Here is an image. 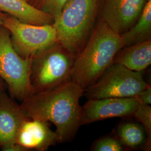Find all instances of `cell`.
<instances>
[{"instance_id": "52a82bcc", "label": "cell", "mask_w": 151, "mask_h": 151, "mask_svg": "<svg viewBox=\"0 0 151 151\" xmlns=\"http://www.w3.org/2000/svg\"><path fill=\"white\" fill-rule=\"evenodd\" d=\"M3 26L9 31L14 48L23 58H32L57 42V32L53 24H27L5 14Z\"/></svg>"}, {"instance_id": "8992f818", "label": "cell", "mask_w": 151, "mask_h": 151, "mask_svg": "<svg viewBox=\"0 0 151 151\" xmlns=\"http://www.w3.org/2000/svg\"><path fill=\"white\" fill-rule=\"evenodd\" d=\"M150 85L140 72L113 63L99 80L85 90L88 99L135 97Z\"/></svg>"}, {"instance_id": "2e32d148", "label": "cell", "mask_w": 151, "mask_h": 151, "mask_svg": "<svg viewBox=\"0 0 151 151\" xmlns=\"http://www.w3.org/2000/svg\"><path fill=\"white\" fill-rule=\"evenodd\" d=\"M93 151H123L124 146L116 136H104L95 140L91 148Z\"/></svg>"}, {"instance_id": "ffe728a7", "label": "cell", "mask_w": 151, "mask_h": 151, "mask_svg": "<svg viewBox=\"0 0 151 151\" xmlns=\"http://www.w3.org/2000/svg\"><path fill=\"white\" fill-rule=\"evenodd\" d=\"M5 15V13L0 11V26L3 25V22H4V17Z\"/></svg>"}, {"instance_id": "30bf717a", "label": "cell", "mask_w": 151, "mask_h": 151, "mask_svg": "<svg viewBox=\"0 0 151 151\" xmlns=\"http://www.w3.org/2000/svg\"><path fill=\"white\" fill-rule=\"evenodd\" d=\"M15 142L25 151H45L59 142V139L48 122L29 118L22 124Z\"/></svg>"}, {"instance_id": "6da1fadb", "label": "cell", "mask_w": 151, "mask_h": 151, "mask_svg": "<svg viewBox=\"0 0 151 151\" xmlns=\"http://www.w3.org/2000/svg\"><path fill=\"white\" fill-rule=\"evenodd\" d=\"M85 90L69 80L54 88L34 93L22 101L28 118L51 122L56 127L59 142L72 140L81 126L80 99Z\"/></svg>"}, {"instance_id": "5bb4252c", "label": "cell", "mask_w": 151, "mask_h": 151, "mask_svg": "<svg viewBox=\"0 0 151 151\" xmlns=\"http://www.w3.org/2000/svg\"><path fill=\"white\" fill-rule=\"evenodd\" d=\"M116 137L121 143L129 148L151 147L146 134V130L139 123L125 121L120 123L116 130Z\"/></svg>"}, {"instance_id": "7c38bea8", "label": "cell", "mask_w": 151, "mask_h": 151, "mask_svg": "<svg viewBox=\"0 0 151 151\" xmlns=\"http://www.w3.org/2000/svg\"><path fill=\"white\" fill-rule=\"evenodd\" d=\"M0 11L34 25L53 24L52 16L23 0H0Z\"/></svg>"}, {"instance_id": "44dd1931", "label": "cell", "mask_w": 151, "mask_h": 151, "mask_svg": "<svg viewBox=\"0 0 151 151\" xmlns=\"http://www.w3.org/2000/svg\"><path fill=\"white\" fill-rule=\"evenodd\" d=\"M5 82L0 78V89L5 88Z\"/></svg>"}, {"instance_id": "ba28073f", "label": "cell", "mask_w": 151, "mask_h": 151, "mask_svg": "<svg viewBox=\"0 0 151 151\" xmlns=\"http://www.w3.org/2000/svg\"><path fill=\"white\" fill-rule=\"evenodd\" d=\"M139 104L135 97L88 99L82 106L81 125L110 118L133 116Z\"/></svg>"}, {"instance_id": "d6986e66", "label": "cell", "mask_w": 151, "mask_h": 151, "mask_svg": "<svg viewBox=\"0 0 151 151\" xmlns=\"http://www.w3.org/2000/svg\"><path fill=\"white\" fill-rule=\"evenodd\" d=\"M139 103L150 105L151 104V87L150 85L139 92L135 96Z\"/></svg>"}, {"instance_id": "5b68a950", "label": "cell", "mask_w": 151, "mask_h": 151, "mask_svg": "<svg viewBox=\"0 0 151 151\" xmlns=\"http://www.w3.org/2000/svg\"><path fill=\"white\" fill-rule=\"evenodd\" d=\"M32 58H23L11 42L9 31L0 26V78L7 86L10 96L21 102L35 91L30 81Z\"/></svg>"}, {"instance_id": "277c9868", "label": "cell", "mask_w": 151, "mask_h": 151, "mask_svg": "<svg viewBox=\"0 0 151 151\" xmlns=\"http://www.w3.org/2000/svg\"><path fill=\"white\" fill-rule=\"evenodd\" d=\"M76 57L58 42L34 55L30 81L35 93L48 91L70 80Z\"/></svg>"}, {"instance_id": "9a60e30c", "label": "cell", "mask_w": 151, "mask_h": 151, "mask_svg": "<svg viewBox=\"0 0 151 151\" xmlns=\"http://www.w3.org/2000/svg\"><path fill=\"white\" fill-rule=\"evenodd\" d=\"M132 27L122 34L124 47L129 46L150 39L151 31V0H147L140 16Z\"/></svg>"}, {"instance_id": "7a4b0ae2", "label": "cell", "mask_w": 151, "mask_h": 151, "mask_svg": "<svg viewBox=\"0 0 151 151\" xmlns=\"http://www.w3.org/2000/svg\"><path fill=\"white\" fill-rule=\"evenodd\" d=\"M124 47L121 35L100 22L76 57L70 80L84 90L99 80Z\"/></svg>"}, {"instance_id": "ac0fdd59", "label": "cell", "mask_w": 151, "mask_h": 151, "mask_svg": "<svg viewBox=\"0 0 151 151\" xmlns=\"http://www.w3.org/2000/svg\"><path fill=\"white\" fill-rule=\"evenodd\" d=\"M68 0H35L34 7L51 15L55 19L60 14Z\"/></svg>"}, {"instance_id": "8fae6325", "label": "cell", "mask_w": 151, "mask_h": 151, "mask_svg": "<svg viewBox=\"0 0 151 151\" xmlns=\"http://www.w3.org/2000/svg\"><path fill=\"white\" fill-rule=\"evenodd\" d=\"M27 118L21 105L9 96L5 88L0 89V149L15 142L22 124Z\"/></svg>"}, {"instance_id": "e0dca14e", "label": "cell", "mask_w": 151, "mask_h": 151, "mask_svg": "<svg viewBox=\"0 0 151 151\" xmlns=\"http://www.w3.org/2000/svg\"><path fill=\"white\" fill-rule=\"evenodd\" d=\"M150 105L139 103L133 116L146 130L148 140L151 141V107Z\"/></svg>"}, {"instance_id": "9c48e42d", "label": "cell", "mask_w": 151, "mask_h": 151, "mask_svg": "<svg viewBox=\"0 0 151 151\" xmlns=\"http://www.w3.org/2000/svg\"><path fill=\"white\" fill-rule=\"evenodd\" d=\"M147 0H105L103 22L122 35L137 21Z\"/></svg>"}, {"instance_id": "7402d4cb", "label": "cell", "mask_w": 151, "mask_h": 151, "mask_svg": "<svg viewBox=\"0 0 151 151\" xmlns=\"http://www.w3.org/2000/svg\"><path fill=\"white\" fill-rule=\"evenodd\" d=\"M23 1H25V2H27L28 3H29V1H30V0H23Z\"/></svg>"}, {"instance_id": "3957f363", "label": "cell", "mask_w": 151, "mask_h": 151, "mask_svg": "<svg viewBox=\"0 0 151 151\" xmlns=\"http://www.w3.org/2000/svg\"><path fill=\"white\" fill-rule=\"evenodd\" d=\"M98 0H68L54 19L57 42L77 55L84 47Z\"/></svg>"}, {"instance_id": "4fadbf2b", "label": "cell", "mask_w": 151, "mask_h": 151, "mask_svg": "<svg viewBox=\"0 0 151 151\" xmlns=\"http://www.w3.org/2000/svg\"><path fill=\"white\" fill-rule=\"evenodd\" d=\"M113 63L137 72L146 70L151 63V39L127 46L116 54Z\"/></svg>"}]
</instances>
